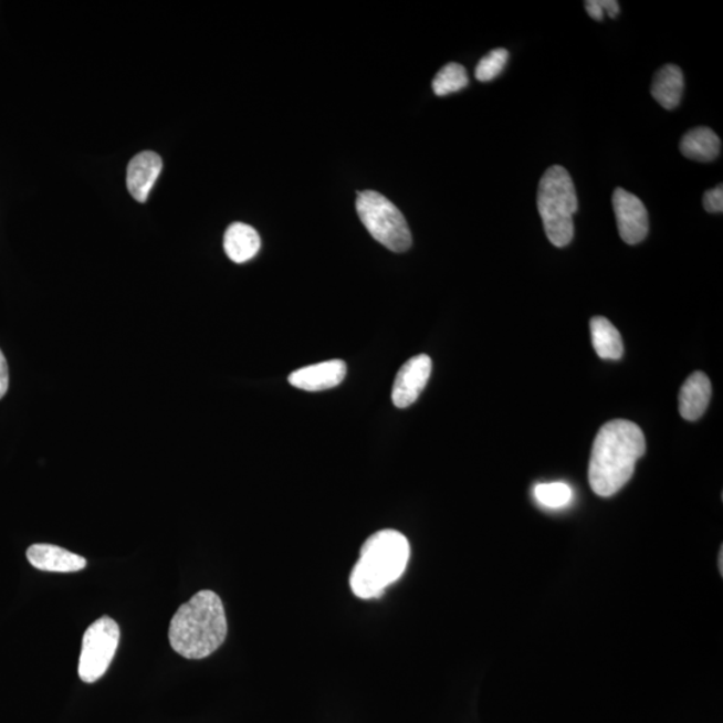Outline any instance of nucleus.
Returning a JSON list of instances; mask_svg holds the SVG:
<instances>
[{"label":"nucleus","mask_w":723,"mask_h":723,"mask_svg":"<svg viewBox=\"0 0 723 723\" xmlns=\"http://www.w3.org/2000/svg\"><path fill=\"white\" fill-rule=\"evenodd\" d=\"M646 453V439L637 423L614 420L602 425L589 457L588 481L600 497H611L632 478Z\"/></svg>","instance_id":"nucleus-1"},{"label":"nucleus","mask_w":723,"mask_h":723,"mask_svg":"<svg viewBox=\"0 0 723 723\" xmlns=\"http://www.w3.org/2000/svg\"><path fill=\"white\" fill-rule=\"evenodd\" d=\"M227 617L220 596L209 589L182 605L169 626L172 649L187 659L207 658L224 643Z\"/></svg>","instance_id":"nucleus-2"},{"label":"nucleus","mask_w":723,"mask_h":723,"mask_svg":"<svg viewBox=\"0 0 723 723\" xmlns=\"http://www.w3.org/2000/svg\"><path fill=\"white\" fill-rule=\"evenodd\" d=\"M410 544L401 532L384 530L362 545L350 575L352 591L359 599H376L399 580L408 567Z\"/></svg>","instance_id":"nucleus-3"},{"label":"nucleus","mask_w":723,"mask_h":723,"mask_svg":"<svg viewBox=\"0 0 723 723\" xmlns=\"http://www.w3.org/2000/svg\"><path fill=\"white\" fill-rule=\"evenodd\" d=\"M537 208L545 234L555 247H567L574 239V214L579 208L575 184L562 165L545 170L537 190Z\"/></svg>","instance_id":"nucleus-4"},{"label":"nucleus","mask_w":723,"mask_h":723,"mask_svg":"<svg viewBox=\"0 0 723 723\" xmlns=\"http://www.w3.org/2000/svg\"><path fill=\"white\" fill-rule=\"evenodd\" d=\"M357 212L362 224L386 249L397 253L410 249V228L401 211L385 196L374 190L358 192Z\"/></svg>","instance_id":"nucleus-5"},{"label":"nucleus","mask_w":723,"mask_h":723,"mask_svg":"<svg viewBox=\"0 0 723 723\" xmlns=\"http://www.w3.org/2000/svg\"><path fill=\"white\" fill-rule=\"evenodd\" d=\"M119 627L116 620L103 617L95 620L82 640L78 674L85 683H94L104 677L116 656Z\"/></svg>","instance_id":"nucleus-6"},{"label":"nucleus","mask_w":723,"mask_h":723,"mask_svg":"<svg viewBox=\"0 0 723 723\" xmlns=\"http://www.w3.org/2000/svg\"><path fill=\"white\" fill-rule=\"evenodd\" d=\"M612 206L621 240L630 245L643 241L649 233L650 221L642 200L624 188H617L612 196Z\"/></svg>","instance_id":"nucleus-7"},{"label":"nucleus","mask_w":723,"mask_h":723,"mask_svg":"<svg viewBox=\"0 0 723 723\" xmlns=\"http://www.w3.org/2000/svg\"><path fill=\"white\" fill-rule=\"evenodd\" d=\"M431 374V359L429 355H417L406 362L399 369L395 385H392L391 399L399 409L409 408L429 383Z\"/></svg>","instance_id":"nucleus-8"},{"label":"nucleus","mask_w":723,"mask_h":723,"mask_svg":"<svg viewBox=\"0 0 723 723\" xmlns=\"http://www.w3.org/2000/svg\"><path fill=\"white\" fill-rule=\"evenodd\" d=\"M347 366L344 360L333 359L318 365L303 367L291 374L290 384L296 389L323 391L336 388L346 377Z\"/></svg>","instance_id":"nucleus-9"},{"label":"nucleus","mask_w":723,"mask_h":723,"mask_svg":"<svg viewBox=\"0 0 723 723\" xmlns=\"http://www.w3.org/2000/svg\"><path fill=\"white\" fill-rule=\"evenodd\" d=\"M161 170V157L155 151H143L135 156L129 163L128 174H126V186H128L133 199L138 202L147 201Z\"/></svg>","instance_id":"nucleus-10"},{"label":"nucleus","mask_w":723,"mask_h":723,"mask_svg":"<svg viewBox=\"0 0 723 723\" xmlns=\"http://www.w3.org/2000/svg\"><path fill=\"white\" fill-rule=\"evenodd\" d=\"M28 559L31 566L48 573H77L86 567L84 557L53 544L31 545Z\"/></svg>","instance_id":"nucleus-11"},{"label":"nucleus","mask_w":723,"mask_h":723,"mask_svg":"<svg viewBox=\"0 0 723 723\" xmlns=\"http://www.w3.org/2000/svg\"><path fill=\"white\" fill-rule=\"evenodd\" d=\"M712 398V383L706 374L695 371L684 380L680 391V413L684 420L696 421L705 413Z\"/></svg>","instance_id":"nucleus-12"},{"label":"nucleus","mask_w":723,"mask_h":723,"mask_svg":"<svg viewBox=\"0 0 723 723\" xmlns=\"http://www.w3.org/2000/svg\"><path fill=\"white\" fill-rule=\"evenodd\" d=\"M684 92V78L681 67L666 65L658 70L652 80L651 95L666 111L680 106Z\"/></svg>","instance_id":"nucleus-13"},{"label":"nucleus","mask_w":723,"mask_h":723,"mask_svg":"<svg viewBox=\"0 0 723 723\" xmlns=\"http://www.w3.org/2000/svg\"><path fill=\"white\" fill-rule=\"evenodd\" d=\"M262 245L259 233L249 224L233 223L224 234V250L233 263L243 264L258 255Z\"/></svg>","instance_id":"nucleus-14"},{"label":"nucleus","mask_w":723,"mask_h":723,"mask_svg":"<svg viewBox=\"0 0 723 723\" xmlns=\"http://www.w3.org/2000/svg\"><path fill=\"white\" fill-rule=\"evenodd\" d=\"M681 151L690 160L700 163L714 161L721 154V139L715 132L701 126L682 137Z\"/></svg>","instance_id":"nucleus-15"},{"label":"nucleus","mask_w":723,"mask_h":723,"mask_svg":"<svg viewBox=\"0 0 723 723\" xmlns=\"http://www.w3.org/2000/svg\"><path fill=\"white\" fill-rule=\"evenodd\" d=\"M589 328L595 352L601 359L618 360L624 357V340L610 321L605 316H595L589 322Z\"/></svg>","instance_id":"nucleus-16"},{"label":"nucleus","mask_w":723,"mask_h":723,"mask_svg":"<svg viewBox=\"0 0 723 723\" xmlns=\"http://www.w3.org/2000/svg\"><path fill=\"white\" fill-rule=\"evenodd\" d=\"M469 84L467 69L460 63H448L447 66H443L439 73H437L433 80V92L436 95L452 94L455 92L462 91Z\"/></svg>","instance_id":"nucleus-17"},{"label":"nucleus","mask_w":723,"mask_h":723,"mask_svg":"<svg viewBox=\"0 0 723 723\" xmlns=\"http://www.w3.org/2000/svg\"><path fill=\"white\" fill-rule=\"evenodd\" d=\"M535 497L547 509L557 510L566 506L573 500V490L564 482H551L535 488Z\"/></svg>","instance_id":"nucleus-18"},{"label":"nucleus","mask_w":723,"mask_h":723,"mask_svg":"<svg viewBox=\"0 0 723 723\" xmlns=\"http://www.w3.org/2000/svg\"><path fill=\"white\" fill-rule=\"evenodd\" d=\"M510 53L505 49H494L490 54L479 62L475 67V78L481 82H490L497 78L509 62Z\"/></svg>","instance_id":"nucleus-19"},{"label":"nucleus","mask_w":723,"mask_h":723,"mask_svg":"<svg viewBox=\"0 0 723 723\" xmlns=\"http://www.w3.org/2000/svg\"><path fill=\"white\" fill-rule=\"evenodd\" d=\"M703 207L710 213H722L723 212V187L720 184L719 187L714 189L706 190L703 195Z\"/></svg>","instance_id":"nucleus-20"},{"label":"nucleus","mask_w":723,"mask_h":723,"mask_svg":"<svg viewBox=\"0 0 723 723\" xmlns=\"http://www.w3.org/2000/svg\"><path fill=\"white\" fill-rule=\"evenodd\" d=\"M9 390V367L6 362L2 350H0V399L6 396Z\"/></svg>","instance_id":"nucleus-21"},{"label":"nucleus","mask_w":723,"mask_h":723,"mask_svg":"<svg viewBox=\"0 0 723 723\" xmlns=\"http://www.w3.org/2000/svg\"><path fill=\"white\" fill-rule=\"evenodd\" d=\"M585 4L589 17L595 19V21H602L605 11L601 9L600 0H587Z\"/></svg>","instance_id":"nucleus-22"},{"label":"nucleus","mask_w":723,"mask_h":723,"mask_svg":"<svg viewBox=\"0 0 723 723\" xmlns=\"http://www.w3.org/2000/svg\"><path fill=\"white\" fill-rule=\"evenodd\" d=\"M602 11L607 12L608 17L617 18L620 12V6L617 0H600Z\"/></svg>","instance_id":"nucleus-23"},{"label":"nucleus","mask_w":723,"mask_h":723,"mask_svg":"<svg viewBox=\"0 0 723 723\" xmlns=\"http://www.w3.org/2000/svg\"><path fill=\"white\" fill-rule=\"evenodd\" d=\"M720 570H721V574H723V552H722V548H721V552H720Z\"/></svg>","instance_id":"nucleus-24"}]
</instances>
